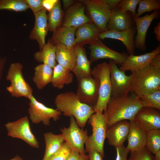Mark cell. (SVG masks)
Here are the masks:
<instances>
[{
  "instance_id": "obj_23",
  "label": "cell",
  "mask_w": 160,
  "mask_h": 160,
  "mask_svg": "<svg viewBox=\"0 0 160 160\" xmlns=\"http://www.w3.org/2000/svg\"><path fill=\"white\" fill-rule=\"evenodd\" d=\"M129 129L126 147L129 152L145 147L147 132L134 120L129 121Z\"/></svg>"
},
{
  "instance_id": "obj_40",
  "label": "cell",
  "mask_w": 160,
  "mask_h": 160,
  "mask_svg": "<svg viewBox=\"0 0 160 160\" xmlns=\"http://www.w3.org/2000/svg\"><path fill=\"white\" fill-rule=\"evenodd\" d=\"M116 155L115 160H127L129 152L124 145L115 148Z\"/></svg>"
},
{
  "instance_id": "obj_29",
  "label": "cell",
  "mask_w": 160,
  "mask_h": 160,
  "mask_svg": "<svg viewBox=\"0 0 160 160\" xmlns=\"http://www.w3.org/2000/svg\"><path fill=\"white\" fill-rule=\"evenodd\" d=\"M45 150L42 160H48L57 151L65 142L62 134L55 135L52 132L44 133Z\"/></svg>"
},
{
  "instance_id": "obj_39",
  "label": "cell",
  "mask_w": 160,
  "mask_h": 160,
  "mask_svg": "<svg viewBox=\"0 0 160 160\" xmlns=\"http://www.w3.org/2000/svg\"><path fill=\"white\" fill-rule=\"evenodd\" d=\"M31 9L34 15L44 9L42 5L43 0H25Z\"/></svg>"
},
{
  "instance_id": "obj_30",
  "label": "cell",
  "mask_w": 160,
  "mask_h": 160,
  "mask_svg": "<svg viewBox=\"0 0 160 160\" xmlns=\"http://www.w3.org/2000/svg\"><path fill=\"white\" fill-rule=\"evenodd\" d=\"M56 50L55 45L48 41L41 50L34 53V58L36 61L47 64L53 69L57 64Z\"/></svg>"
},
{
  "instance_id": "obj_35",
  "label": "cell",
  "mask_w": 160,
  "mask_h": 160,
  "mask_svg": "<svg viewBox=\"0 0 160 160\" xmlns=\"http://www.w3.org/2000/svg\"><path fill=\"white\" fill-rule=\"evenodd\" d=\"M135 17H140L145 12L159 10L160 9V1L157 0H140Z\"/></svg>"
},
{
  "instance_id": "obj_38",
  "label": "cell",
  "mask_w": 160,
  "mask_h": 160,
  "mask_svg": "<svg viewBox=\"0 0 160 160\" xmlns=\"http://www.w3.org/2000/svg\"><path fill=\"white\" fill-rule=\"evenodd\" d=\"M140 0H123L118 4L117 7L125 11L130 12L132 15L135 17L136 9Z\"/></svg>"
},
{
  "instance_id": "obj_37",
  "label": "cell",
  "mask_w": 160,
  "mask_h": 160,
  "mask_svg": "<svg viewBox=\"0 0 160 160\" xmlns=\"http://www.w3.org/2000/svg\"><path fill=\"white\" fill-rule=\"evenodd\" d=\"M72 150L70 146L65 142L60 148L48 160H67Z\"/></svg>"
},
{
  "instance_id": "obj_5",
  "label": "cell",
  "mask_w": 160,
  "mask_h": 160,
  "mask_svg": "<svg viewBox=\"0 0 160 160\" xmlns=\"http://www.w3.org/2000/svg\"><path fill=\"white\" fill-rule=\"evenodd\" d=\"M92 76L97 78L99 81L98 98L94 107L95 112H103L105 111L111 97V87L109 63L104 62L97 64L92 70Z\"/></svg>"
},
{
  "instance_id": "obj_8",
  "label": "cell",
  "mask_w": 160,
  "mask_h": 160,
  "mask_svg": "<svg viewBox=\"0 0 160 160\" xmlns=\"http://www.w3.org/2000/svg\"><path fill=\"white\" fill-rule=\"evenodd\" d=\"M70 117L69 127L60 128V131L65 142L72 149L78 151L81 155H84L86 154L84 145L88 137L87 130L80 128L73 116H71Z\"/></svg>"
},
{
  "instance_id": "obj_51",
  "label": "cell",
  "mask_w": 160,
  "mask_h": 160,
  "mask_svg": "<svg viewBox=\"0 0 160 160\" xmlns=\"http://www.w3.org/2000/svg\"><path fill=\"white\" fill-rule=\"evenodd\" d=\"M10 160H23V159L18 155H17Z\"/></svg>"
},
{
  "instance_id": "obj_21",
  "label": "cell",
  "mask_w": 160,
  "mask_h": 160,
  "mask_svg": "<svg viewBox=\"0 0 160 160\" xmlns=\"http://www.w3.org/2000/svg\"><path fill=\"white\" fill-rule=\"evenodd\" d=\"M160 53V45L152 51L139 55H129L124 63L119 68L121 70L129 71L132 73L150 64L151 59L156 54Z\"/></svg>"
},
{
  "instance_id": "obj_10",
  "label": "cell",
  "mask_w": 160,
  "mask_h": 160,
  "mask_svg": "<svg viewBox=\"0 0 160 160\" xmlns=\"http://www.w3.org/2000/svg\"><path fill=\"white\" fill-rule=\"evenodd\" d=\"M28 113L31 122L38 124L42 122L45 126H49L50 119L56 121L60 118L61 112L57 110L48 107L37 101L32 96L29 99Z\"/></svg>"
},
{
  "instance_id": "obj_7",
  "label": "cell",
  "mask_w": 160,
  "mask_h": 160,
  "mask_svg": "<svg viewBox=\"0 0 160 160\" xmlns=\"http://www.w3.org/2000/svg\"><path fill=\"white\" fill-rule=\"evenodd\" d=\"M84 5L91 22L101 33L107 31V24L111 11L103 0L80 1Z\"/></svg>"
},
{
  "instance_id": "obj_20",
  "label": "cell",
  "mask_w": 160,
  "mask_h": 160,
  "mask_svg": "<svg viewBox=\"0 0 160 160\" xmlns=\"http://www.w3.org/2000/svg\"><path fill=\"white\" fill-rule=\"evenodd\" d=\"M34 26L31 31L29 38L38 42L40 50L45 44V38L48 30L47 10L44 9L34 15Z\"/></svg>"
},
{
  "instance_id": "obj_12",
  "label": "cell",
  "mask_w": 160,
  "mask_h": 160,
  "mask_svg": "<svg viewBox=\"0 0 160 160\" xmlns=\"http://www.w3.org/2000/svg\"><path fill=\"white\" fill-rule=\"evenodd\" d=\"M90 60L92 63L101 59H109L116 64L121 65L125 62L129 54L120 53L108 47L98 38L89 44Z\"/></svg>"
},
{
  "instance_id": "obj_24",
  "label": "cell",
  "mask_w": 160,
  "mask_h": 160,
  "mask_svg": "<svg viewBox=\"0 0 160 160\" xmlns=\"http://www.w3.org/2000/svg\"><path fill=\"white\" fill-rule=\"evenodd\" d=\"M101 33L92 22L84 24L78 27L75 34V45L83 46L89 44L99 38Z\"/></svg>"
},
{
  "instance_id": "obj_44",
  "label": "cell",
  "mask_w": 160,
  "mask_h": 160,
  "mask_svg": "<svg viewBox=\"0 0 160 160\" xmlns=\"http://www.w3.org/2000/svg\"><path fill=\"white\" fill-rule=\"evenodd\" d=\"M150 64L160 69V53L156 54L153 56Z\"/></svg>"
},
{
  "instance_id": "obj_14",
  "label": "cell",
  "mask_w": 160,
  "mask_h": 160,
  "mask_svg": "<svg viewBox=\"0 0 160 160\" xmlns=\"http://www.w3.org/2000/svg\"><path fill=\"white\" fill-rule=\"evenodd\" d=\"M133 120L146 132L160 129V110L143 107L137 113Z\"/></svg>"
},
{
  "instance_id": "obj_26",
  "label": "cell",
  "mask_w": 160,
  "mask_h": 160,
  "mask_svg": "<svg viewBox=\"0 0 160 160\" xmlns=\"http://www.w3.org/2000/svg\"><path fill=\"white\" fill-rule=\"evenodd\" d=\"M77 28L60 26L53 32L49 40L54 45L61 44L69 47L74 46L75 34Z\"/></svg>"
},
{
  "instance_id": "obj_48",
  "label": "cell",
  "mask_w": 160,
  "mask_h": 160,
  "mask_svg": "<svg viewBox=\"0 0 160 160\" xmlns=\"http://www.w3.org/2000/svg\"><path fill=\"white\" fill-rule=\"evenodd\" d=\"M62 2L65 9H68L74 4V1L72 0H63Z\"/></svg>"
},
{
  "instance_id": "obj_27",
  "label": "cell",
  "mask_w": 160,
  "mask_h": 160,
  "mask_svg": "<svg viewBox=\"0 0 160 160\" xmlns=\"http://www.w3.org/2000/svg\"><path fill=\"white\" fill-rule=\"evenodd\" d=\"M71 71L57 64L53 69L51 81L52 86L59 89H62L65 84L72 83L73 76Z\"/></svg>"
},
{
  "instance_id": "obj_28",
  "label": "cell",
  "mask_w": 160,
  "mask_h": 160,
  "mask_svg": "<svg viewBox=\"0 0 160 160\" xmlns=\"http://www.w3.org/2000/svg\"><path fill=\"white\" fill-rule=\"evenodd\" d=\"M33 81L37 88L41 90L51 82L53 73L52 68L48 65L43 63L34 68Z\"/></svg>"
},
{
  "instance_id": "obj_2",
  "label": "cell",
  "mask_w": 160,
  "mask_h": 160,
  "mask_svg": "<svg viewBox=\"0 0 160 160\" xmlns=\"http://www.w3.org/2000/svg\"><path fill=\"white\" fill-rule=\"evenodd\" d=\"M56 109L65 116H73L79 126L84 127L90 116L94 113V107L83 103L71 91L61 93L55 100Z\"/></svg>"
},
{
  "instance_id": "obj_13",
  "label": "cell",
  "mask_w": 160,
  "mask_h": 160,
  "mask_svg": "<svg viewBox=\"0 0 160 160\" xmlns=\"http://www.w3.org/2000/svg\"><path fill=\"white\" fill-rule=\"evenodd\" d=\"M78 82L76 94L78 99L81 102L94 107L98 98V79L92 76L82 78Z\"/></svg>"
},
{
  "instance_id": "obj_17",
  "label": "cell",
  "mask_w": 160,
  "mask_h": 160,
  "mask_svg": "<svg viewBox=\"0 0 160 160\" xmlns=\"http://www.w3.org/2000/svg\"><path fill=\"white\" fill-rule=\"evenodd\" d=\"M135 25L134 17L130 12L123 11L116 7L111 12L106 30L121 31Z\"/></svg>"
},
{
  "instance_id": "obj_22",
  "label": "cell",
  "mask_w": 160,
  "mask_h": 160,
  "mask_svg": "<svg viewBox=\"0 0 160 160\" xmlns=\"http://www.w3.org/2000/svg\"><path fill=\"white\" fill-rule=\"evenodd\" d=\"M74 47L76 60L71 71L75 74L78 81L82 78L92 76V62L88 59L83 46L77 45Z\"/></svg>"
},
{
  "instance_id": "obj_15",
  "label": "cell",
  "mask_w": 160,
  "mask_h": 160,
  "mask_svg": "<svg viewBox=\"0 0 160 160\" xmlns=\"http://www.w3.org/2000/svg\"><path fill=\"white\" fill-rule=\"evenodd\" d=\"M159 14V10H157L143 17H134L137 33L134 39L135 48L143 51L146 50L145 38L148 30L152 21L158 18Z\"/></svg>"
},
{
  "instance_id": "obj_4",
  "label": "cell",
  "mask_w": 160,
  "mask_h": 160,
  "mask_svg": "<svg viewBox=\"0 0 160 160\" xmlns=\"http://www.w3.org/2000/svg\"><path fill=\"white\" fill-rule=\"evenodd\" d=\"M91 126L92 133L88 136L85 143L86 153L92 149L97 151L103 158L104 144L108 128L105 116L103 112H97L92 114L88 120Z\"/></svg>"
},
{
  "instance_id": "obj_11",
  "label": "cell",
  "mask_w": 160,
  "mask_h": 160,
  "mask_svg": "<svg viewBox=\"0 0 160 160\" xmlns=\"http://www.w3.org/2000/svg\"><path fill=\"white\" fill-rule=\"evenodd\" d=\"M7 135L22 139L34 148H39V143L31 131L27 116L5 124Z\"/></svg>"
},
{
  "instance_id": "obj_45",
  "label": "cell",
  "mask_w": 160,
  "mask_h": 160,
  "mask_svg": "<svg viewBox=\"0 0 160 160\" xmlns=\"http://www.w3.org/2000/svg\"><path fill=\"white\" fill-rule=\"evenodd\" d=\"M80 156V154L78 151L72 149L67 160H79Z\"/></svg>"
},
{
  "instance_id": "obj_36",
  "label": "cell",
  "mask_w": 160,
  "mask_h": 160,
  "mask_svg": "<svg viewBox=\"0 0 160 160\" xmlns=\"http://www.w3.org/2000/svg\"><path fill=\"white\" fill-rule=\"evenodd\" d=\"M154 156L145 147L130 152L127 160H154Z\"/></svg>"
},
{
  "instance_id": "obj_32",
  "label": "cell",
  "mask_w": 160,
  "mask_h": 160,
  "mask_svg": "<svg viewBox=\"0 0 160 160\" xmlns=\"http://www.w3.org/2000/svg\"><path fill=\"white\" fill-rule=\"evenodd\" d=\"M145 147L152 154L160 150V129H153L147 132Z\"/></svg>"
},
{
  "instance_id": "obj_19",
  "label": "cell",
  "mask_w": 160,
  "mask_h": 160,
  "mask_svg": "<svg viewBox=\"0 0 160 160\" xmlns=\"http://www.w3.org/2000/svg\"><path fill=\"white\" fill-rule=\"evenodd\" d=\"M80 2L74 4L67 9L62 26L77 28L84 24L91 22L85 13L84 5Z\"/></svg>"
},
{
  "instance_id": "obj_33",
  "label": "cell",
  "mask_w": 160,
  "mask_h": 160,
  "mask_svg": "<svg viewBox=\"0 0 160 160\" xmlns=\"http://www.w3.org/2000/svg\"><path fill=\"white\" fill-rule=\"evenodd\" d=\"M29 8L25 0H0V10L21 12L25 11Z\"/></svg>"
},
{
  "instance_id": "obj_43",
  "label": "cell",
  "mask_w": 160,
  "mask_h": 160,
  "mask_svg": "<svg viewBox=\"0 0 160 160\" xmlns=\"http://www.w3.org/2000/svg\"><path fill=\"white\" fill-rule=\"evenodd\" d=\"M108 5L110 9L112 11L115 9L121 0H103Z\"/></svg>"
},
{
  "instance_id": "obj_6",
  "label": "cell",
  "mask_w": 160,
  "mask_h": 160,
  "mask_svg": "<svg viewBox=\"0 0 160 160\" xmlns=\"http://www.w3.org/2000/svg\"><path fill=\"white\" fill-rule=\"evenodd\" d=\"M23 68V65L19 63L10 65L6 79L9 81L10 84L7 87V89L12 97H24L29 99L33 95V90L24 78Z\"/></svg>"
},
{
  "instance_id": "obj_3",
  "label": "cell",
  "mask_w": 160,
  "mask_h": 160,
  "mask_svg": "<svg viewBox=\"0 0 160 160\" xmlns=\"http://www.w3.org/2000/svg\"><path fill=\"white\" fill-rule=\"evenodd\" d=\"M131 74L130 93L140 97L160 89V69L151 64Z\"/></svg>"
},
{
  "instance_id": "obj_49",
  "label": "cell",
  "mask_w": 160,
  "mask_h": 160,
  "mask_svg": "<svg viewBox=\"0 0 160 160\" xmlns=\"http://www.w3.org/2000/svg\"><path fill=\"white\" fill-rule=\"evenodd\" d=\"M79 160H89L88 155L86 154L83 155H80Z\"/></svg>"
},
{
  "instance_id": "obj_34",
  "label": "cell",
  "mask_w": 160,
  "mask_h": 160,
  "mask_svg": "<svg viewBox=\"0 0 160 160\" xmlns=\"http://www.w3.org/2000/svg\"><path fill=\"white\" fill-rule=\"evenodd\" d=\"M143 107L160 110V89L143 95L140 97Z\"/></svg>"
},
{
  "instance_id": "obj_16",
  "label": "cell",
  "mask_w": 160,
  "mask_h": 160,
  "mask_svg": "<svg viewBox=\"0 0 160 160\" xmlns=\"http://www.w3.org/2000/svg\"><path fill=\"white\" fill-rule=\"evenodd\" d=\"M136 33V28L135 25L121 31L107 30L101 33L99 37L103 40L108 38L121 41L126 47L128 54L133 55L135 49L134 39Z\"/></svg>"
},
{
  "instance_id": "obj_46",
  "label": "cell",
  "mask_w": 160,
  "mask_h": 160,
  "mask_svg": "<svg viewBox=\"0 0 160 160\" xmlns=\"http://www.w3.org/2000/svg\"><path fill=\"white\" fill-rule=\"evenodd\" d=\"M154 33L156 35V38L160 41V22H159L154 28Z\"/></svg>"
},
{
  "instance_id": "obj_1",
  "label": "cell",
  "mask_w": 160,
  "mask_h": 160,
  "mask_svg": "<svg viewBox=\"0 0 160 160\" xmlns=\"http://www.w3.org/2000/svg\"><path fill=\"white\" fill-rule=\"evenodd\" d=\"M142 107L140 98L130 92L121 97H111L104 113L108 127L121 120H133Z\"/></svg>"
},
{
  "instance_id": "obj_9",
  "label": "cell",
  "mask_w": 160,
  "mask_h": 160,
  "mask_svg": "<svg viewBox=\"0 0 160 160\" xmlns=\"http://www.w3.org/2000/svg\"><path fill=\"white\" fill-rule=\"evenodd\" d=\"M110 79L111 87V97L114 98L127 95L130 92L132 75H127L125 71L121 70L116 64L110 60Z\"/></svg>"
},
{
  "instance_id": "obj_41",
  "label": "cell",
  "mask_w": 160,
  "mask_h": 160,
  "mask_svg": "<svg viewBox=\"0 0 160 160\" xmlns=\"http://www.w3.org/2000/svg\"><path fill=\"white\" fill-rule=\"evenodd\" d=\"M89 160H103L100 153L97 150L92 149L88 152Z\"/></svg>"
},
{
  "instance_id": "obj_18",
  "label": "cell",
  "mask_w": 160,
  "mask_h": 160,
  "mask_svg": "<svg viewBox=\"0 0 160 160\" xmlns=\"http://www.w3.org/2000/svg\"><path fill=\"white\" fill-rule=\"evenodd\" d=\"M129 129V122L127 120L119 121L108 127L106 138L108 144L115 148L124 145L127 140Z\"/></svg>"
},
{
  "instance_id": "obj_47",
  "label": "cell",
  "mask_w": 160,
  "mask_h": 160,
  "mask_svg": "<svg viewBox=\"0 0 160 160\" xmlns=\"http://www.w3.org/2000/svg\"><path fill=\"white\" fill-rule=\"evenodd\" d=\"M6 61L5 58L0 57V83L2 77L3 71Z\"/></svg>"
},
{
  "instance_id": "obj_25",
  "label": "cell",
  "mask_w": 160,
  "mask_h": 160,
  "mask_svg": "<svg viewBox=\"0 0 160 160\" xmlns=\"http://www.w3.org/2000/svg\"><path fill=\"white\" fill-rule=\"evenodd\" d=\"M55 45L56 61L58 64L71 71L76 60L74 47H69L59 43Z\"/></svg>"
},
{
  "instance_id": "obj_50",
  "label": "cell",
  "mask_w": 160,
  "mask_h": 160,
  "mask_svg": "<svg viewBox=\"0 0 160 160\" xmlns=\"http://www.w3.org/2000/svg\"><path fill=\"white\" fill-rule=\"evenodd\" d=\"M154 160H160V150L154 154Z\"/></svg>"
},
{
  "instance_id": "obj_42",
  "label": "cell",
  "mask_w": 160,
  "mask_h": 160,
  "mask_svg": "<svg viewBox=\"0 0 160 160\" xmlns=\"http://www.w3.org/2000/svg\"><path fill=\"white\" fill-rule=\"evenodd\" d=\"M58 0H43L42 5L44 9L49 12L53 8Z\"/></svg>"
},
{
  "instance_id": "obj_31",
  "label": "cell",
  "mask_w": 160,
  "mask_h": 160,
  "mask_svg": "<svg viewBox=\"0 0 160 160\" xmlns=\"http://www.w3.org/2000/svg\"><path fill=\"white\" fill-rule=\"evenodd\" d=\"M63 14L60 1L58 0L53 8L47 15L49 31L53 32L60 26Z\"/></svg>"
}]
</instances>
